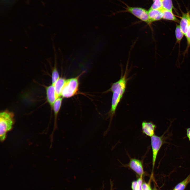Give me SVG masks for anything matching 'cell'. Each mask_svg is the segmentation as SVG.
<instances>
[{
	"mask_svg": "<svg viewBox=\"0 0 190 190\" xmlns=\"http://www.w3.org/2000/svg\"><path fill=\"white\" fill-rule=\"evenodd\" d=\"M127 66L124 73L121 74L120 79L116 82L112 83L110 88L106 92H111L113 93L111 108L108 113L110 119V123L125 92L129 80L127 78Z\"/></svg>",
	"mask_w": 190,
	"mask_h": 190,
	"instance_id": "cell-1",
	"label": "cell"
},
{
	"mask_svg": "<svg viewBox=\"0 0 190 190\" xmlns=\"http://www.w3.org/2000/svg\"><path fill=\"white\" fill-rule=\"evenodd\" d=\"M14 114L8 110L0 113V139L1 141L5 139L7 133L12 128L14 123Z\"/></svg>",
	"mask_w": 190,
	"mask_h": 190,
	"instance_id": "cell-2",
	"label": "cell"
},
{
	"mask_svg": "<svg viewBox=\"0 0 190 190\" xmlns=\"http://www.w3.org/2000/svg\"><path fill=\"white\" fill-rule=\"evenodd\" d=\"M85 72L84 71L83 72L75 77L66 79L61 92V96L63 98H70L78 94L79 91V79Z\"/></svg>",
	"mask_w": 190,
	"mask_h": 190,
	"instance_id": "cell-3",
	"label": "cell"
},
{
	"mask_svg": "<svg viewBox=\"0 0 190 190\" xmlns=\"http://www.w3.org/2000/svg\"><path fill=\"white\" fill-rule=\"evenodd\" d=\"M164 133L160 136L154 135L151 137V146L152 150V164L153 170L154 168L157 155L163 145L167 143V137Z\"/></svg>",
	"mask_w": 190,
	"mask_h": 190,
	"instance_id": "cell-4",
	"label": "cell"
},
{
	"mask_svg": "<svg viewBox=\"0 0 190 190\" xmlns=\"http://www.w3.org/2000/svg\"><path fill=\"white\" fill-rule=\"evenodd\" d=\"M126 6V11L131 13L149 25L151 24L149 20L148 11L141 7H131L127 5Z\"/></svg>",
	"mask_w": 190,
	"mask_h": 190,
	"instance_id": "cell-5",
	"label": "cell"
},
{
	"mask_svg": "<svg viewBox=\"0 0 190 190\" xmlns=\"http://www.w3.org/2000/svg\"><path fill=\"white\" fill-rule=\"evenodd\" d=\"M129 167L136 173L142 176L144 173L142 162L136 158H131L128 164Z\"/></svg>",
	"mask_w": 190,
	"mask_h": 190,
	"instance_id": "cell-6",
	"label": "cell"
},
{
	"mask_svg": "<svg viewBox=\"0 0 190 190\" xmlns=\"http://www.w3.org/2000/svg\"><path fill=\"white\" fill-rule=\"evenodd\" d=\"M141 126L142 132L144 134L150 137L155 135L156 126L153 122L143 121Z\"/></svg>",
	"mask_w": 190,
	"mask_h": 190,
	"instance_id": "cell-7",
	"label": "cell"
},
{
	"mask_svg": "<svg viewBox=\"0 0 190 190\" xmlns=\"http://www.w3.org/2000/svg\"><path fill=\"white\" fill-rule=\"evenodd\" d=\"M46 90L47 101L52 107L55 101L57 99L54 85L51 84L46 87Z\"/></svg>",
	"mask_w": 190,
	"mask_h": 190,
	"instance_id": "cell-8",
	"label": "cell"
},
{
	"mask_svg": "<svg viewBox=\"0 0 190 190\" xmlns=\"http://www.w3.org/2000/svg\"><path fill=\"white\" fill-rule=\"evenodd\" d=\"M148 15L150 22L161 20L163 18V14L161 10L150 9L148 11Z\"/></svg>",
	"mask_w": 190,
	"mask_h": 190,
	"instance_id": "cell-9",
	"label": "cell"
},
{
	"mask_svg": "<svg viewBox=\"0 0 190 190\" xmlns=\"http://www.w3.org/2000/svg\"><path fill=\"white\" fill-rule=\"evenodd\" d=\"M189 13H182V17L180 22L179 26L183 32L185 36L187 32L189 25L188 18Z\"/></svg>",
	"mask_w": 190,
	"mask_h": 190,
	"instance_id": "cell-10",
	"label": "cell"
},
{
	"mask_svg": "<svg viewBox=\"0 0 190 190\" xmlns=\"http://www.w3.org/2000/svg\"><path fill=\"white\" fill-rule=\"evenodd\" d=\"M63 97L58 98L54 103L53 106L55 120L53 131L57 127V120L58 115L61 106Z\"/></svg>",
	"mask_w": 190,
	"mask_h": 190,
	"instance_id": "cell-11",
	"label": "cell"
},
{
	"mask_svg": "<svg viewBox=\"0 0 190 190\" xmlns=\"http://www.w3.org/2000/svg\"><path fill=\"white\" fill-rule=\"evenodd\" d=\"M66 80V79L64 78H60L53 85L54 87L57 98L61 96L62 91Z\"/></svg>",
	"mask_w": 190,
	"mask_h": 190,
	"instance_id": "cell-12",
	"label": "cell"
},
{
	"mask_svg": "<svg viewBox=\"0 0 190 190\" xmlns=\"http://www.w3.org/2000/svg\"><path fill=\"white\" fill-rule=\"evenodd\" d=\"M163 14L162 19L177 22L179 20L173 14L172 11L162 8L161 10Z\"/></svg>",
	"mask_w": 190,
	"mask_h": 190,
	"instance_id": "cell-13",
	"label": "cell"
},
{
	"mask_svg": "<svg viewBox=\"0 0 190 190\" xmlns=\"http://www.w3.org/2000/svg\"><path fill=\"white\" fill-rule=\"evenodd\" d=\"M59 78V74L57 67L56 58L55 55L54 65L53 68L52 72L51 84L54 85Z\"/></svg>",
	"mask_w": 190,
	"mask_h": 190,
	"instance_id": "cell-14",
	"label": "cell"
},
{
	"mask_svg": "<svg viewBox=\"0 0 190 190\" xmlns=\"http://www.w3.org/2000/svg\"><path fill=\"white\" fill-rule=\"evenodd\" d=\"M190 183V173L183 180L178 183L173 190H184Z\"/></svg>",
	"mask_w": 190,
	"mask_h": 190,
	"instance_id": "cell-15",
	"label": "cell"
},
{
	"mask_svg": "<svg viewBox=\"0 0 190 190\" xmlns=\"http://www.w3.org/2000/svg\"><path fill=\"white\" fill-rule=\"evenodd\" d=\"M162 8L172 11L173 6L172 0H160Z\"/></svg>",
	"mask_w": 190,
	"mask_h": 190,
	"instance_id": "cell-16",
	"label": "cell"
},
{
	"mask_svg": "<svg viewBox=\"0 0 190 190\" xmlns=\"http://www.w3.org/2000/svg\"><path fill=\"white\" fill-rule=\"evenodd\" d=\"M175 35L177 42H180L184 35L182 32L179 25L176 24L175 29Z\"/></svg>",
	"mask_w": 190,
	"mask_h": 190,
	"instance_id": "cell-17",
	"label": "cell"
},
{
	"mask_svg": "<svg viewBox=\"0 0 190 190\" xmlns=\"http://www.w3.org/2000/svg\"><path fill=\"white\" fill-rule=\"evenodd\" d=\"M153 3L150 9L161 10L162 8L160 0H153Z\"/></svg>",
	"mask_w": 190,
	"mask_h": 190,
	"instance_id": "cell-18",
	"label": "cell"
},
{
	"mask_svg": "<svg viewBox=\"0 0 190 190\" xmlns=\"http://www.w3.org/2000/svg\"><path fill=\"white\" fill-rule=\"evenodd\" d=\"M131 187L132 190H139L137 181H134L132 182Z\"/></svg>",
	"mask_w": 190,
	"mask_h": 190,
	"instance_id": "cell-19",
	"label": "cell"
},
{
	"mask_svg": "<svg viewBox=\"0 0 190 190\" xmlns=\"http://www.w3.org/2000/svg\"><path fill=\"white\" fill-rule=\"evenodd\" d=\"M138 186L139 190H142V176H140L137 180Z\"/></svg>",
	"mask_w": 190,
	"mask_h": 190,
	"instance_id": "cell-20",
	"label": "cell"
},
{
	"mask_svg": "<svg viewBox=\"0 0 190 190\" xmlns=\"http://www.w3.org/2000/svg\"><path fill=\"white\" fill-rule=\"evenodd\" d=\"M186 132L187 136L190 142V127L187 129Z\"/></svg>",
	"mask_w": 190,
	"mask_h": 190,
	"instance_id": "cell-21",
	"label": "cell"
},
{
	"mask_svg": "<svg viewBox=\"0 0 190 190\" xmlns=\"http://www.w3.org/2000/svg\"><path fill=\"white\" fill-rule=\"evenodd\" d=\"M144 190H151L150 186L148 188Z\"/></svg>",
	"mask_w": 190,
	"mask_h": 190,
	"instance_id": "cell-22",
	"label": "cell"
},
{
	"mask_svg": "<svg viewBox=\"0 0 190 190\" xmlns=\"http://www.w3.org/2000/svg\"><path fill=\"white\" fill-rule=\"evenodd\" d=\"M153 190H157L156 189H154Z\"/></svg>",
	"mask_w": 190,
	"mask_h": 190,
	"instance_id": "cell-23",
	"label": "cell"
}]
</instances>
